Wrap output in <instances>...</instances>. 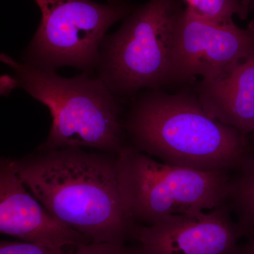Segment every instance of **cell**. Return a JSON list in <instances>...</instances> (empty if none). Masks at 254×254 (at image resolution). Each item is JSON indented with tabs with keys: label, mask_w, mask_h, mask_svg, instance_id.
I'll return each mask as SVG.
<instances>
[{
	"label": "cell",
	"mask_w": 254,
	"mask_h": 254,
	"mask_svg": "<svg viewBox=\"0 0 254 254\" xmlns=\"http://www.w3.org/2000/svg\"><path fill=\"white\" fill-rule=\"evenodd\" d=\"M0 62L14 73L0 76V95L21 88L51 113L49 134L38 150L88 148L118 154L125 146L118 98L99 78L86 73L63 77L6 53H0Z\"/></svg>",
	"instance_id": "3"
},
{
	"label": "cell",
	"mask_w": 254,
	"mask_h": 254,
	"mask_svg": "<svg viewBox=\"0 0 254 254\" xmlns=\"http://www.w3.org/2000/svg\"><path fill=\"white\" fill-rule=\"evenodd\" d=\"M248 28H250V30H252V31L254 32V20L252 21V22L250 23V24L248 25Z\"/></svg>",
	"instance_id": "16"
},
{
	"label": "cell",
	"mask_w": 254,
	"mask_h": 254,
	"mask_svg": "<svg viewBox=\"0 0 254 254\" xmlns=\"http://www.w3.org/2000/svg\"><path fill=\"white\" fill-rule=\"evenodd\" d=\"M76 247L74 253L68 254H142L140 247H127L126 244L89 242Z\"/></svg>",
	"instance_id": "13"
},
{
	"label": "cell",
	"mask_w": 254,
	"mask_h": 254,
	"mask_svg": "<svg viewBox=\"0 0 254 254\" xmlns=\"http://www.w3.org/2000/svg\"><path fill=\"white\" fill-rule=\"evenodd\" d=\"M245 1H247V2L249 3V4H250V0H245Z\"/></svg>",
	"instance_id": "17"
},
{
	"label": "cell",
	"mask_w": 254,
	"mask_h": 254,
	"mask_svg": "<svg viewBox=\"0 0 254 254\" xmlns=\"http://www.w3.org/2000/svg\"><path fill=\"white\" fill-rule=\"evenodd\" d=\"M123 125L131 146L169 165L230 173L251 153L247 135L215 120L187 93L140 95Z\"/></svg>",
	"instance_id": "2"
},
{
	"label": "cell",
	"mask_w": 254,
	"mask_h": 254,
	"mask_svg": "<svg viewBox=\"0 0 254 254\" xmlns=\"http://www.w3.org/2000/svg\"><path fill=\"white\" fill-rule=\"evenodd\" d=\"M42 18L23 63L56 71L64 66L93 74L107 31L136 8L130 0H34Z\"/></svg>",
	"instance_id": "6"
},
{
	"label": "cell",
	"mask_w": 254,
	"mask_h": 254,
	"mask_svg": "<svg viewBox=\"0 0 254 254\" xmlns=\"http://www.w3.org/2000/svg\"><path fill=\"white\" fill-rule=\"evenodd\" d=\"M254 51V32L234 21L220 22L185 8L177 21L172 81L199 76L214 79L229 65Z\"/></svg>",
	"instance_id": "7"
},
{
	"label": "cell",
	"mask_w": 254,
	"mask_h": 254,
	"mask_svg": "<svg viewBox=\"0 0 254 254\" xmlns=\"http://www.w3.org/2000/svg\"><path fill=\"white\" fill-rule=\"evenodd\" d=\"M0 234L54 250L88 239L53 218L15 171L11 158H0Z\"/></svg>",
	"instance_id": "9"
},
{
	"label": "cell",
	"mask_w": 254,
	"mask_h": 254,
	"mask_svg": "<svg viewBox=\"0 0 254 254\" xmlns=\"http://www.w3.org/2000/svg\"><path fill=\"white\" fill-rule=\"evenodd\" d=\"M120 190L136 223L212 210L226 200L230 173L200 171L157 161L125 145L117 155Z\"/></svg>",
	"instance_id": "5"
},
{
	"label": "cell",
	"mask_w": 254,
	"mask_h": 254,
	"mask_svg": "<svg viewBox=\"0 0 254 254\" xmlns=\"http://www.w3.org/2000/svg\"><path fill=\"white\" fill-rule=\"evenodd\" d=\"M183 9L179 0H149L136 6L115 33L105 35L95 72L118 99L171 82L177 21Z\"/></svg>",
	"instance_id": "4"
},
{
	"label": "cell",
	"mask_w": 254,
	"mask_h": 254,
	"mask_svg": "<svg viewBox=\"0 0 254 254\" xmlns=\"http://www.w3.org/2000/svg\"><path fill=\"white\" fill-rule=\"evenodd\" d=\"M0 254H68L28 242H0Z\"/></svg>",
	"instance_id": "14"
},
{
	"label": "cell",
	"mask_w": 254,
	"mask_h": 254,
	"mask_svg": "<svg viewBox=\"0 0 254 254\" xmlns=\"http://www.w3.org/2000/svg\"><path fill=\"white\" fill-rule=\"evenodd\" d=\"M233 172L225 202L247 237L254 232V153H251Z\"/></svg>",
	"instance_id": "11"
},
{
	"label": "cell",
	"mask_w": 254,
	"mask_h": 254,
	"mask_svg": "<svg viewBox=\"0 0 254 254\" xmlns=\"http://www.w3.org/2000/svg\"><path fill=\"white\" fill-rule=\"evenodd\" d=\"M117 155L78 148L38 150L11 161L53 218L92 242L126 244L136 237L138 227L122 195Z\"/></svg>",
	"instance_id": "1"
},
{
	"label": "cell",
	"mask_w": 254,
	"mask_h": 254,
	"mask_svg": "<svg viewBox=\"0 0 254 254\" xmlns=\"http://www.w3.org/2000/svg\"><path fill=\"white\" fill-rule=\"evenodd\" d=\"M187 7L203 17L228 22L235 16L242 19L247 17L250 4L245 0H184Z\"/></svg>",
	"instance_id": "12"
},
{
	"label": "cell",
	"mask_w": 254,
	"mask_h": 254,
	"mask_svg": "<svg viewBox=\"0 0 254 254\" xmlns=\"http://www.w3.org/2000/svg\"><path fill=\"white\" fill-rule=\"evenodd\" d=\"M196 92L210 116L243 134L254 133V51L214 79L201 80Z\"/></svg>",
	"instance_id": "10"
},
{
	"label": "cell",
	"mask_w": 254,
	"mask_h": 254,
	"mask_svg": "<svg viewBox=\"0 0 254 254\" xmlns=\"http://www.w3.org/2000/svg\"><path fill=\"white\" fill-rule=\"evenodd\" d=\"M226 202L212 210L171 215L138 227L142 254H237L247 237Z\"/></svg>",
	"instance_id": "8"
},
{
	"label": "cell",
	"mask_w": 254,
	"mask_h": 254,
	"mask_svg": "<svg viewBox=\"0 0 254 254\" xmlns=\"http://www.w3.org/2000/svg\"><path fill=\"white\" fill-rule=\"evenodd\" d=\"M237 254H254V232L247 237L243 245H240Z\"/></svg>",
	"instance_id": "15"
}]
</instances>
